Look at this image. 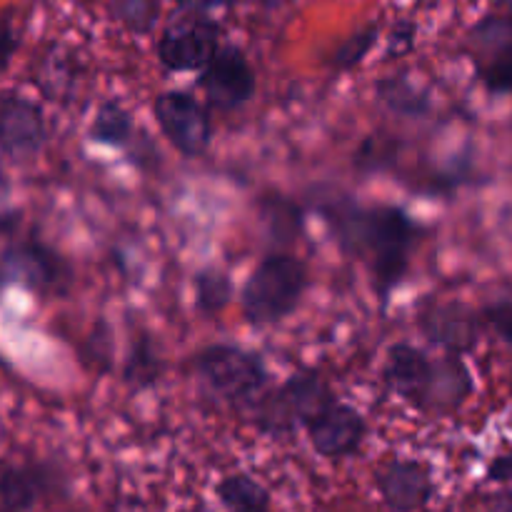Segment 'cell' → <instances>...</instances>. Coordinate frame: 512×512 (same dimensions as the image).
<instances>
[{
	"label": "cell",
	"mask_w": 512,
	"mask_h": 512,
	"mask_svg": "<svg viewBox=\"0 0 512 512\" xmlns=\"http://www.w3.org/2000/svg\"><path fill=\"white\" fill-rule=\"evenodd\" d=\"M178 5H183V8L188 10H210V8H218L223 0H175Z\"/></svg>",
	"instance_id": "30"
},
{
	"label": "cell",
	"mask_w": 512,
	"mask_h": 512,
	"mask_svg": "<svg viewBox=\"0 0 512 512\" xmlns=\"http://www.w3.org/2000/svg\"><path fill=\"white\" fill-rule=\"evenodd\" d=\"M375 38H378V28H365V30H358V33L350 35L348 40H343L340 43V48L335 50L333 58H330V63H333L335 70H350L355 68V65L360 63V60L365 58V55L370 53V48H373Z\"/></svg>",
	"instance_id": "24"
},
{
	"label": "cell",
	"mask_w": 512,
	"mask_h": 512,
	"mask_svg": "<svg viewBox=\"0 0 512 512\" xmlns=\"http://www.w3.org/2000/svg\"><path fill=\"white\" fill-rule=\"evenodd\" d=\"M378 93L380 98H383L390 108L398 110V113L423 115L425 110H428V98H425L423 93H418V88L403 78L383 80V83L378 85Z\"/></svg>",
	"instance_id": "21"
},
{
	"label": "cell",
	"mask_w": 512,
	"mask_h": 512,
	"mask_svg": "<svg viewBox=\"0 0 512 512\" xmlns=\"http://www.w3.org/2000/svg\"><path fill=\"white\" fill-rule=\"evenodd\" d=\"M260 3H263L265 8H280V5L288 3V0H260Z\"/></svg>",
	"instance_id": "31"
},
{
	"label": "cell",
	"mask_w": 512,
	"mask_h": 512,
	"mask_svg": "<svg viewBox=\"0 0 512 512\" xmlns=\"http://www.w3.org/2000/svg\"><path fill=\"white\" fill-rule=\"evenodd\" d=\"M510 3H512V0H510Z\"/></svg>",
	"instance_id": "33"
},
{
	"label": "cell",
	"mask_w": 512,
	"mask_h": 512,
	"mask_svg": "<svg viewBox=\"0 0 512 512\" xmlns=\"http://www.w3.org/2000/svg\"><path fill=\"white\" fill-rule=\"evenodd\" d=\"M220 50V28L213 20L190 18L160 35L158 58L170 70H200Z\"/></svg>",
	"instance_id": "6"
},
{
	"label": "cell",
	"mask_w": 512,
	"mask_h": 512,
	"mask_svg": "<svg viewBox=\"0 0 512 512\" xmlns=\"http://www.w3.org/2000/svg\"><path fill=\"white\" fill-rule=\"evenodd\" d=\"M485 320L493 325L495 333L512 345V303H495L485 310Z\"/></svg>",
	"instance_id": "27"
},
{
	"label": "cell",
	"mask_w": 512,
	"mask_h": 512,
	"mask_svg": "<svg viewBox=\"0 0 512 512\" xmlns=\"http://www.w3.org/2000/svg\"><path fill=\"white\" fill-rule=\"evenodd\" d=\"M200 88L208 95L210 105L220 110H235L248 103L255 93L253 65L235 45H225L215 53L200 75Z\"/></svg>",
	"instance_id": "7"
},
{
	"label": "cell",
	"mask_w": 512,
	"mask_h": 512,
	"mask_svg": "<svg viewBox=\"0 0 512 512\" xmlns=\"http://www.w3.org/2000/svg\"><path fill=\"white\" fill-rule=\"evenodd\" d=\"M485 512H512V490H508V493H500L498 498L488 505V510Z\"/></svg>",
	"instance_id": "29"
},
{
	"label": "cell",
	"mask_w": 512,
	"mask_h": 512,
	"mask_svg": "<svg viewBox=\"0 0 512 512\" xmlns=\"http://www.w3.org/2000/svg\"><path fill=\"white\" fill-rule=\"evenodd\" d=\"M420 328L430 343L453 355L465 353L478 340V318L460 303L433 305L420 315Z\"/></svg>",
	"instance_id": "12"
},
{
	"label": "cell",
	"mask_w": 512,
	"mask_h": 512,
	"mask_svg": "<svg viewBox=\"0 0 512 512\" xmlns=\"http://www.w3.org/2000/svg\"><path fill=\"white\" fill-rule=\"evenodd\" d=\"M433 368L435 363H430L425 353H420L413 345L400 343L390 348L383 375L385 383H388V388L395 395H400L410 405L423 410L430 390V380H433Z\"/></svg>",
	"instance_id": "11"
},
{
	"label": "cell",
	"mask_w": 512,
	"mask_h": 512,
	"mask_svg": "<svg viewBox=\"0 0 512 512\" xmlns=\"http://www.w3.org/2000/svg\"><path fill=\"white\" fill-rule=\"evenodd\" d=\"M48 478L40 468L18 465L0 473V512H28L43 495Z\"/></svg>",
	"instance_id": "15"
},
{
	"label": "cell",
	"mask_w": 512,
	"mask_h": 512,
	"mask_svg": "<svg viewBox=\"0 0 512 512\" xmlns=\"http://www.w3.org/2000/svg\"><path fill=\"white\" fill-rule=\"evenodd\" d=\"M473 390V380H470L468 368L458 355L448 353L440 363H435L433 380H430L428 398H425L423 410L430 413H448L463 405L468 393Z\"/></svg>",
	"instance_id": "14"
},
{
	"label": "cell",
	"mask_w": 512,
	"mask_h": 512,
	"mask_svg": "<svg viewBox=\"0 0 512 512\" xmlns=\"http://www.w3.org/2000/svg\"><path fill=\"white\" fill-rule=\"evenodd\" d=\"M488 478L493 480V483H512V450L490 463Z\"/></svg>",
	"instance_id": "28"
},
{
	"label": "cell",
	"mask_w": 512,
	"mask_h": 512,
	"mask_svg": "<svg viewBox=\"0 0 512 512\" xmlns=\"http://www.w3.org/2000/svg\"><path fill=\"white\" fill-rule=\"evenodd\" d=\"M48 140L43 110L23 95L5 93L0 98V153L13 160H28L43 150Z\"/></svg>",
	"instance_id": "8"
},
{
	"label": "cell",
	"mask_w": 512,
	"mask_h": 512,
	"mask_svg": "<svg viewBox=\"0 0 512 512\" xmlns=\"http://www.w3.org/2000/svg\"><path fill=\"white\" fill-rule=\"evenodd\" d=\"M218 498L228 512H270L268 493L248 475L225 478L218 485Z\"/></svg>",
	"instance_id": "16"
},
{
	"label": "cell",
	"mask_w": 512,
	"mask_h": 512,
	"mask_svg": "<svg viewBox=\"0 0 512 512\" xmlns=\"http://www.w3.org/2000/svg\"><path fill=\"white\" fill-rule=\"evenodd\" d=\"M155 118H158L165 138L185 158H198L208 150L210 138H213V125H210L208 110L193 95L183 93V90L163 93L155 100Z\"/></svg>",
	"instance_id": "5"
},
{
	"label": "cell",
	"mask_w": 512,
	"mask_h": 512,
	"mask_svg": "<svg viewBox=\"0 0 512 512\" xmlns=\"http://www.w3.org/2000/svg\"><path fill=\"white\" fill-rule=\"evenodd\" d=\"M3 270L10 280L18 278L38 293H63L70 280V268L55 250L38 240H25L5 250Z\"/></svg>",
	"instance_id": "9"
},
{
	"label": "cell",
	"mask_w": 512,
	"mask_h": 512,
	"mask_svg": "<svg viewBox=\"0 0 512 512\" xmlns=\"http://www.w3.org/2000/svg\"><path fill=\"white\" fill-rule=\"evenodd\" d=\"M310 443L325 458H345L355 453L365 438V420L358 410L335 400L308 425Z\"/></svg>",
	"instance_id": "10"
},
{
	"label": "cell",
	"mask_w": 512,
	"mask_h": 512,
	"mask_svg": "<svg viewBox=\"0 0 512 512\" xmlns=\"http://www.w3.org/2000/svg\"><path fill=\"white\" fill-rule=\"evenodd\" d=\"M333 403V393L320 375H293L288 383L280 385L258 405V423L268 433H285V430H293L295 425L308 428Z\"/></svg>",
	"instance_id": "3"
},
{
	"label": "cell",
	"mask_w": 512,
	"mask_h": 512,
	"mask_svg": "<svg viewBox=\"0 0 512 512\" xmlns=\"http://www.w3.org/2000/svg\"><path fill=\"white\" fill-rule=\"evenodd\" d=\"M8 280H10V278H8V275H5V270L0 268V290H3V285L8 283Z\"/></svg>",
	"instance_id": "32"
},
{
	"label": "cell",
	"mask_w": 512,
	"mask_h": 512,
	"mask_svg": "<svg viewBox=\"0 0 512 512\" xmlns=\"http://www.w3.org/2000/svg\"><path fill=\"white\" fill-rule=\"evenodd\" d=\"M133 135V120L130 113L118 103L100 105L93 125H90V138L105 145H125Z\"/></svg>",
	"instance_id": "18"
},
{
	"label": "cell",
	"mask_w": 512,
	"mask_h": 512,
	"mask_svg": "<svg viewBox=\"0 0 512 512\" xmlns=\"http://www.w3.org/2000/svg\"><path fill=\"white\" fill-rule=\"evenodd\" d=\"M305 268L290 255L265 258L243 288V313L253 325H273L298 308L305 290Z\"/></svg>",
	"instance_id": "1"
},
{
	"label": "cell",
	"mask_w": 512,
	"mask_h": 512,
	"mask_svg": "<svg viewBox=\"0 0 512 512\" xmlns=\"http://www.w3.org/2000/svg\"><path fill=\"white\" fill-rule=\"evenodd\" d=\"M265 223H268L270 235H273L278 243H290L295 240L300 230V210L293 203L283 198H273L263 205Z\"/></svg>",
	"instance_id": "22"
},
{
	"label": "cell",
	"mask_w": 512,
	"mask_h": 512,
	"mask_svg": "<svg viewBox=\"0 0 512 512\" xmlns=\"http://www.w3.org/2000/svg\"><path fill=\"white\" fill-rule=\"evenodd\" d=\"M233 298V283L220 270H200L195 275V305L203 315H215Z\"/></svg>",
	"instance_id": "19"
},
{
	"label": "cell",
	"mask_w": 512,
	"mask_h": 512,
	"mask_svg": "<svg viewBox=\"0 0 512 512\" xmlns=\"http://www.w3.org/2000/svg\"><path fill=\"white\" fill-rule=\"evenodd\" d=\"M378 488L390 508L413 512L428 503L430 493H433V478L423 463L395 460L378 473Z\"/></svg>",
	"instance_id": "13"
},
{
	"label": "cell",
	"mask_w": 512,
	"mask_h": 512,
	"mask_svg": "<svg viewBox=\"0 0 512 512\" xmlns=\"http://www.w3.org/2000/svg\"><path fill=\"white\" fill-rule=\"evenodd\" d=\"M470 45L478 55L498 60L512 50V15H490L470 33Z\"/></svg>",
	"instance_id": "17"
},
{
	"label": "cell",
	"mask_w": 512,
	"mask_h": 512,
	"mask_svg": "<svg viewBox=\"0 0 512 512\" xmlns=\"http://www.w3.org/2000/svg\"><path fill=\"white\" fill-rule=\"evenodd\" d=\"M340 240L348 253L375 260L380 255L410 253L418 225L400 208L353 210L340 218Z\"/></svg>",
	"instance_id": "2"
},
{
	"label": "cell",
	"mask_w": 512,
	"mask_h": 512,
	"mask_svg": "<svg viewBox=\"0 0 512 512\" xmlns=\"http://www.w3.org/2000/svg\"><path fill=\"white\" fill-rule=\"evenodd\" d=\"M198 375L220 398L245 403L265 385V365L260 355L235 345H210L198 355Z\"/></svg>",
	"instance_id": "4"
},
{
	"label": "cell",
	"mask_w": 512,
	"mask_h": 512,
	"mask_svg": "<svg viewBox=\"0 0 512 512\" xmlns=\"http://www.w3.org/2000/svg\"><path fill=\"white\" fill-rule=\"evenodd\" d=\"M485 85L493 93H512V50L488 65V70H485Z\"/></svg>",
	"instance_id": "26"
},
{
	"label": "cell",
	"mask_w": 512,
	"mask_h": 512,
	"mask_svg": "<svg viewBox=\"0 0 512 512\" xmlns=\"http://www.w3.org/2000/svg\"><path fill=\"white\" fill-rule=\"evenodd\" d=\"M125 378L133 385H138V388H145V385L155 383V380L160 378V360L145 338L138 340V345H135L133 353H130Z\"/></svg>",
	"instance_id": "23"
},
{
	"label": "cell",
	"mask_w": 512,
	"mask_h": 512,
	"mask_svg": "<svg viewBox=\"0 0 512 512\" xmlns=\"http://www.w3.org/2000/svg\"><path fill=\"white\" fill-rule=\"evenodd\" d=\"M18 45L20 40L18 30H15L13 10H3V13H0V73L10 65Z\"/></svg>",
	"instance_id": "25"
},
{
	"label": "cell",
	"mask_w": 512,
	"mask_h": 512,
	"mask_svg": "<svg viewBox=\"0 0 512 512\" xmlns=\"http://www.w3.org/2000/svg\"><path fill=\"white\" fill-rule=\"evenodd\" d=\"M113 15L133 33H150L160 15V0H110Z\"/></svg>",
	"instance_id": "20"
}]
</instances>
